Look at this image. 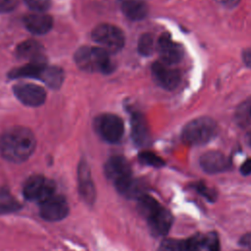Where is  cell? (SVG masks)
<instances>
[{
    "label": "cell",
    "instance_id": "obj_1",
    "mask_svg": "<svg viewBox=\"0 0 251 251\" xmlns=\"http://www.w3.org/2000/svg\"><path fill=\"white\" fill-rule=\"evenodd\" d=\"M36 145L32 131L24 126H13L0 136V153L6 160L22 163L33 153Z\"/></svg>",
    "mask_w": 251,
    "mask_h": 251
},
{
    "label": "cell",
    "instance_id": "obj_2",
    "mask_svg": "<svg viewBox=\"0 0 251 251\" xmlns=\"http://www.w3.org/2000/svg\"><path fill=\"white\" fill-rule=\"evenodd\" d=\"M75 61L78 68L89 73L110 74L114 70L110 53L99 46H83L79 48L75 55Z\"/></svg>",
    "mask_w": 251,
    "mask_h": 251
},
{
    "label": "cell",
    "instance_id": "obj_3",
    "mask_svg": "<svg viewBox=\"0 0 251 251\" xmlns=\"http://www.w3.org/2000/svg\"><path fill=\"white\" fill-rule=\"evenodd\" d=\"M216 130L217 124L213 119L199 117L184 126L181 138L188 145H202L214 137Z\"/></svg>",
    "mask_w": 251,
    "mask_h": 251
},
{
    "label": "cell",
    "instance_id": "obj_4",
    "mask_svg": "<svg viewBox=\"0 0 251 251\" xmlns=\"http://www.w3.org/2000/svg\"><path fill=\"white\" fill-rule=\"evenodd\" d=\"M92 39L110 54L119 52L125 45L123 31L111 24L98 25L92 31Z\"/></svg>",
    "mask_w": 251,
    "mask_h": 251
},
{
    "label": "cell",
    "instance_id": "obj_5",
    "mask_svg": "<svg viewBox=\"0 0 251 251\" xmlns=\"http://www.w3.org/2000/svg\"><path fill=\"white\" fill-rule=\"evenodd\" d=\"M98 134L109 143L119 142L125 131L123 120L114 114H102L94 122Z\"/></svg>",
    "mask_w": 251,
    "mask_h": 251
},
{
    "label": "cell",
    "instance_id": "obj_6",
    "mask_svg": "<svg viewBox=\"0 0 251 251\" xmlns=\"http://www.w3.org/2000/svg\"><path fill=\"white\" fill-rule=\"evenodd\" d=\"M23 192L26 199L41 203L55 194V183L43 176L35 175L25 180Z\"/></svg>",
    "mask_w": 251,
    "mask_h": 251
},
{
    "label": "cell",
    "instance_id": "obj_7",
    "mask_svg": "<svg viewBox=\"0 0 251 251\" xmlns=\"http://www.w3.org/2000/svg\"><path fill=\"white\" fill-rule=\"evenodd\" d=\"M69 210L68 202L62 195L53 194L40 203L41 217L50 222L63 220L69 214Z\"/></svg>",
    "mask_w": 251,
    "mask_h": 251
},
{
    "label": "cell",
    "instance_id": "obj_8",
    "mask_svg": "<svg viewBox=\"0 0 251 251\" xmlns=\"http://www.w3.org/2000/svg\"><path fill=\"white\" fill-rule=\"evenodd\" d=\"M151 70L155 80L165 89L172 90L180 82V72L173 66L163 63L162 61L154 62Z\"/></svg>",
    "mask_w": 251,
    "mask_h": 251
},
{
    "label": "cell",
    "instance_id": "obj_9",
    "mask_svg": "<svg viewBox=\"0 0 251 251\" xmlns=\"http://www.w3.org/2000/svg\"><path fill=\"white\" fill-rule=\"evenodd\" d=\"M161 61L167 65H176L181 61L183 57V49L180 44L172 39L170 34H163L156 43Z\"/></svg>",
    "mask_w": 251,
    "mask_h": 251
},
{
    "label": "cell",
    "instance_id": "obj_10",
    "mask_svg": "<svg viewBox=\"0 0 251 251\" xmlns=\"http://www.w3.org/2000/svg\"><path fill=\"white\" fill-rule=\"evenodd\" d=\"M16 97L25 105L37 107L44 103L46 99L45 90L33 83H18L13 87Z\"/></svg>",
    "mask_w": 251,
    "mask_h": 251
},
{
    "label": "cell",
    "instance_id": "obj_11",
    "mask_svg": "<svg viewBox=\"0 0 251 251\" xmlns=\"http://www.w3.org/2000/svg\"><path fill=\"white\" fill-rule=\"evenodd\" d=\"M146 220L154 235H166L171 229L174 218L172 213L161 205Z\"/></svg>",
    "mask_w": 251,
    "mask_h": 251
},
{
    "label": "cell",
    "instance_id": "obj_12",
    "mask_svg": "<svg viewBox=\"0 0 251 251\" xmlns=\"http://www.w3.org/2000/svg\"><path fill=\"white\" fill-rule=\"evenodd\" d=\"M202 170L208 174H219L229 169L230 161L219 151H208L199 160Z\"/></svg>",
    "mask_w": 251,
    "mask_h": 251
},
{
    "label": "cell",
    "instance_id": "obj_13",
    "mask_svg": "<svg viewBox=\"0 0 251 251\" xmlns=\"http://www.w3.org/2000/svg\"><path fill=\"white\" fill-rule=\"evenodd\" d=\"M105 174L113 182L131 176V168L127 160L122 156H113L105 164Z\"/></svg>",
    "mask_w": 251,
    "mask_h": 251
},
{
    "label": "cell",
    "instance_id": "obj_14",
    "mask_svg": "<svg viewBox=\"0 0 251 251\" xmlns=\"http://www.w3.org/2000/svg\"><path fill=\"white\" fill-rule=\"evenodd\" d=\"M24 24L28 31L34 34H44L48 32L52 25V18L42 12H34L26 15L24 19Z\"/></svg>",
    "mask_w": 251,
    "mask_h": 251
},
{
    "label": "cell",
    "instance_id": "obj_15",
    "mask_svg": "<svg viewBox=\"0 0 251 251\" xmlns=\"http://www.w3.org/2000/svg\"><path fill=\"white\" fill-rule=\"evenodd\" d=\"M131 137L133 142L138 146L148 144L150 140V131L147 122L143 115L138 112L131 114Z\"/></svg>",
    "mask_w": 251,
    "mask_h": 251
},
{
    "label": "cell",
    "instance_id": "obj_16",
    "mask_svg": "<svg viewBox=\"0 0 251 251\" xmlns=\"http://www.w3.org/2000/svg\"><path fill=\"white\" fill-rule=\"evenodd\" d=\"M123 14L130 21H141L148 14L146 0H118Z\"/></svg>",
    "mask_w": 251,
    "mask_h": 251
},
{
    "label": "cell",
    "instance_id": "obj_17",
    "mask_svg": "<svg viewBox=\"0 0 251 251\" xmlns=\"http://www.w3.org/2000/svg\"><path fill=\"white\" fill-rule=\"evenodd\" d=\"M79 190L85 202L92 204L95 200V188L91 179L90 171L85 162H81L78 169Z\"/></svg>",
    "mask_w": 251,
    "mask_h": 251
},
{
    "label": "cell",
    "instance_id": "obj_18",
    "mask_svg": "<svg viewBox=\"0 0 251 251\" xmlns=\"http://www.w3.org/2000/svg\"><path fill=\"white\" fill-rule=\"evenodd\" d=\"M18 57L30 62H45L42 46L35 40H26L17 47Z\"/></svg>",
    "mask_w": 251,
    "mask_h": 251
},
{
    "label": "cell",
    "instance_id": "obj_19",
    "mask_svg": "<svg viewBox=\"0 0 251 251\" xmlns=\"http://www.w3.org/2000/svg\"><path fill=\"white\" fill-rule=\"evenodd\" d=\"M116 189L124 196L127 197V198H135L138 199L140 196H142L143 190H142V186L141 183L133 178L131 176L125 177L121 180H118L116 182H114Z\"/></svg>",
    "mask_w": 251,
    "mask_h": 251
},
{
    "label": "cell",
    "instance_id": "obj_20",
    "mask_svg": "<svg viewBox=\"0 0 251 251\" xmlns=\"http://www.w3.org/2000/svg\"><path fill=\"white\" fill-rule=\"evenodd\" d=\"M40 80L51 88H59L64 80V73L59 67L46 66Z\"/></svg>",
    "mask_w": 251,
    "mask_h": 251
},
{
    "label": "cell",
    "instance_id": "obj_21",
    "mask_svg": "<svg viewBox=\"0 0 251 251\" xmlns=\"http://www.w3.org/2000/svg\"><path fill=\"white\" fill-rule=\"evenodd\" d=\"M138 52L144 56H148L154 52L156 49V43L154 38L149 33H144L140 36L138 43H137Z\"/></svg>",
    "mask_w": 251,
    "mask_h": 251
},
{
    "label": "cell",
    "instance_id": "obj_22",
    "mask_svg": "<svg viewBox=\"0 0 251 251\" xmlns=\"http://www.w3.org/2000/svg\"><path fill=\"white\" fill-rule=\"evenodd\" d=\"M138 159L140 163L146 165V166H151L154 168H161L165 165L164 160L156 155L153 152L150 151H143L138 155Z\"/></svg>",
    "mask_w": 251,
    "mask_h": 251
},
{
    "label": "cell",
    "instance_id": "obj_23",
    "mask_svg": "<svg viewBox=\"0 0 251 251\" xmlns=\"http://www.w3.org/2000/svg\"><path fill=\"white\" fill-rule=\"evenodd\" d=\"M160 251H184V245L176 239L167 238L162 241Z\"/></svg>",
    "mask_w": 251,
    "mask_h": 251
},
{
    "label": "cell",
    "instance_id": "obj_24",
    "mask_svg": "<svg viewBox=\"0 0 251 251\" xmlns=\"http://www.w3.org/2000/svg\"><path fill=\"white\" fill-rule=\"evenodd\" d=\"M26 6L34 12L47 11L51 5V0H25Z\"/></svg>",
    "mask_w": 251,
    "mask_h": 251
},
{
    "label": "cell",
    "instance_id": "obj_25",
    "mask_svg": "<svg viewBox=\"0 0 251 251\" xmlns=\"http://www.w3.org/2000/svg\"><path fill=\"white\" fill-rule=\"evenodd\" d=\"M208 249V251H221L220 247V240L218 237V234L216 232H211L209 233L205 238H204V243Z\"/></svg>",
    "mask_w": 251,
    "mask_h": 251
},
{
    "label": "cell",
    "instance_id": "obj_26",
    "mask_svg": "<svg viewBox=\"0 0 251 251\" xmlns=\"http://www.w3.org/2000/svg\"><path fill=\"white\" fill-rule=\"evenodd\" d=\"M204 243V238L200 236H194L185 242H183L184 245V251H200V247Z\"/></svg>",
    "mask_w": 251,
    "mask_h": 251
},
{
    "label": "cell",
    "instance_id": "obj_27",
    "mask_svg": "<svg viewBox=\"0 0 251 251\" xmlns=\"http://www.w3.org/2000/svg\"><path fill=\"white\" fill-rule=\"evenodd\" d=\"M195 189L204 197H206L209 201H215L216 199V193L211 188L207 187L203 182H198L195 185Z\"/></svg>",
    "mask_w": 251,
    "mask_h": 251
},
{
    "label": "cell",
    "instance_id": "obj_28",
    "mask_svg": "<svg viewBox=\"0 0 251 251\" xmlns=\"http://www.w3.org/2000/svg\"><path fill=\"white\" fill-rule=\"evenodd\" d=\"M18 5V0H0V12L7 13L13 11Z\"/></svg>",
    "mask_w": 251,
    "mask_h": 251
},
{
    "label": "cell",
    "instance_id": "obj_29",
    "mask_svg": "<svg viewBox=\"0 0 251 251\" xmlns=\"http://www.w3.org/2000/svg\"><path fill=\"white\" fill-rule=\"evenodd\" d=\"M15 207V201L8 197L7 195H0V211L2 210H10V208Z\"/></svg>",
    "mask_w": 251,
    "mask_h": 251
},
{
    "label": "cell",
    "instance_id": "obj_30",
    "mask_svg": "<svg viewBox=\"0 0 251 251\" xmlns=\"http://www.w3.org/2000/svg\"><path fill=\"white\" fill-rule=\"evenodd\" d=\"M239 245L243 248V251H251V232L240 238Z\"/></svg>",
    "mask_w": 251,
    "mask_h": 251
},
{
    "label": "cell",
    "instance_id": "obj_31",
    "mask_svg": "<svg viewBox=\"0 0 251 251\" xmlns=\"http://www.w3.org/2000/svg\"><path fill=\"white\" fill-rule=\"evenodd\" d=\"M240 173L244 176L251 175V159L246 160L240 167Z\"/></svg>",
    "mask_w": 251,
    "mask_h": 251
},
{
    "label": "cell",
    "instance_id": "obj_32",
    "mask_svg": "<svg viewBox=\"0 0 251 251\" xmlns=\"http://www.w3.org/2000/svg\"><path fill=\"white\" fill-rule=\"evenodd\" d=\"M216 1L226 8H233L236 5H238V3L240 2V0H216Z\"/></svg>",
    "mask_w": 251,
    "mask_h": 251
},
{
    "label": "cell",
    "instance_id": "obj_33",
    "mask_svg": "<svg viewBox=\"0 0 251 251\" xmlns=\"http://www.w3.org/2000/svg\"><path fill=\"white\" fill-rule=\"evenodd\" d=\"M243 61L246 64V66L251 68V47L247 48L243 52Z\"/></svg>",
    "mask_w": 251,
    "mask_h": 251
},
{
    "label": "cell",
    "instance_id": "obj_34",
    "mask_svg": "<svg viewBox=\"0 0 251 251\" xmlns=\"http://www.w3.org/2000/svg\"><path fill=\"white\" fill-rule=\"evenodd\" d=\"M248 143H249L250 146H251V132H250L249 135H248Z\"/></svg>",
    "mask_w": 251,
    "mask_h": 251
},
{
    "label": "cell",
    "instance_id": "obj_35",
    "mask_svg": "<svg viewBox=\"0 0 251 251\" xmlns=\"http://www.w3.org/2000/svg\"><path fill=\"white\" fill-rule=\"evenodd\" d=\"M249 114H250V116H251V107H250V110H249Z\"/></svg>",
    "mask_w": 251,
    "mask_h": 251
}]
</instances>
